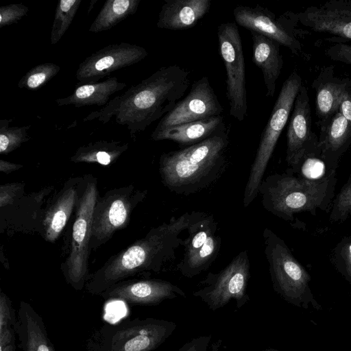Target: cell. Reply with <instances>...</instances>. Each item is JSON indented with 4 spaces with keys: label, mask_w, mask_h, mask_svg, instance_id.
<instances>
[{
    "label": "cell",
    "mask_w": 351,
    "mask_h": 351,
    "mask_svg": "<svg viewBox=\"0 0 351 351\" xmlns=\"http://www.w3.org/2000/svg\"><path fill=\"white\" fill-rule=\"evenodd\" d=\"M189 85V71L176 64L162 66L83 120L97 119L106 124L114 119L118 124L126 126L134 138L136 134L169 112Z\"/></svg>",
    "instance_id": "cell-1"
},
{
    "label": "cell",
    "mask_w": 351,
    "mask_h": 351,
    "mask_svg": "<svg viewBox=\"0 0 351 351\" xmlns=\"http://www.w3.org/2000/svg\"><path fill=\"white\" fill-rule=\"evenodd\" d=\"M192 218L193 213L186 212L152 228L145 237L110 258L88 277L86 291L99 295L127 278L161 272L175 261L176 250L184 243L180 234L187 230Z\"/></svg>",
    "instance_id": "cell-2"
},
{
    "label": "cell",
    "mask_w": 351,
    "mask_h": 351,
    "mask_svg": "<svg viewBox=\"0 0 351 351\" xmlns=\"http://www.w3.org/2000/svg\"><path fill=\"white\" fill-rule=\"evenodd\" d=\"M230 137L227 128L196 144L165 152L159 160L163 185L171 192L190 195L213 185L230 162Z\"/></svg>",
    "instance_id": "cell-3"
},
{
    "label": "cell",
    "mask_w": 351,
    "mask_h": 351,
    "mask_svg": "<svg viewBox=\"0 0 351 351\" xmlns=\"http://www.w3.org/2000/svg\"><path fill=\"white\" fill-rule=\"evenodd\" d=\"M336 171L319 180H309L289 171L275 173L262 180L258 193L264 208L277 217L292 221L294 215L330 210L335 197Z\"/></svg>",
    "instance_id": "cell-4"
},
{
    "label": "cell",
    "mask_w": 351,
    "mask_h": 351,
    "mask_svg": "<svg viewBox=\"0 0 351 351\" xmlns=\"http://www.w3.org/2000/svg\"><path fill=\"white\" fill-rule=\"evenodd\" d=\"M177 324L165 319L127 318L106 322L93 335L88 351H153L172 335Z\"/></svg>",
    "instance_id": "cell-5"
},
{
    "label": "cell",
    "mask_w": 351,
    "mask_h": 351,
    "mask_svg": "<svg viewBox=\"0 0 351 351\" xmlns=\"http://www.w3.org/2000/svg\"><path fill=\"white\" fill-rule=\"evenodd\" d=\"M302 85V77L293 71L284 82L264 128L244 190L243 204L250 206L258 195V189L278 138L285 127Z\"/></svg>",
    "instance_id": "cell-6"
},
{
    "label": "cell",
    "mask_w": 351,
    "mask_h": 351,
    "mask_svg": "<svg viewBox=\"0 0 351 351\" xmlns=\"http://www.w3.org/2000/svg\"><path fill=\"white\" fill-rule=\"evenodd\" d=\"M250 278V262L247 250L240 252L217 273L209 272L199 282L202 287L193 293L212 311H215L234 300L241 308L249 300L247 287Z\"/></svg>",
    "instance_id": "cell-7"
},
{
    "label": "cell",
    "mask_w": 351,
    "mask_h": 351,
    "mask_svg": "<svg viewBox=\"0 0 351 351\" xmlns=\"http://www.w3.org/2000/svg\"><path fill=\"white\" fill-rule=\"evenodd\" d=\"M219 49L226 72V95L230 114L239 121L247 112L245 66L239 30L236 23L226 22L218 26Z\"/></svg>",
    "instance_id": "cell-8"
},
{
    "label": "cell",
    "mask_w": 351,
    "mask_h": 351,
    "mask_svg": "<svg viewBox=\"0 0 351 351\" xmlns=\"http://www.w3.org/2000/svg\"><path fill=\"white\" fill-rule=\"evenodd\" d=\"M217 222L213 215L193 211L187 228L188 237L184 239V253L177 269L187 278H192L208 269L217 258L221 239L217 234Z\"/></svg>",
    "instance_id": "cell-9"
},
{
    "label": "cell",
    "mask_w": 351,
    "mask_h": 351,
    "mask_svg": "<svg viewBox=\"0 0 351 351\" xmlns=\"http://www.w3.org/2000/svg\"><path fill=\"white\" fill-rule=\"evenodd\" d=\"M97 200L95 182L87 183L80 198L72 230L71 245L65 265V276L69 283L77 291L86 285L94 208Z\"/></svg>",
    "instance_id": "cell-10"
},
{
    "label": "cell",
    "mask_w": 351,
    "mask_h": 351,
    "mask_svg": "<svg viewBox=\"0 0 351 351\" xmlns=\"http://www.w3.org/2000/svg\"><path fill=\"white\" fill-rule=\"evenodd\" d=\"M146 195L147 191H135L130 185L110 191L97 199L93 215L90 248L98 247L115 231L124 228L133 208Z\"/></svg>",
    "instance_id": "cell-11"
},
{
    "label": "cell",
    "mask_w": 351,
    "mask_h": 351,
    "mask_svg": "<svg viewBox=\"0 0 351 351\" xmlns=\"http://www.w3.org/2000/svg\"><path fill=\"white\" fill-rule=\"evenodd\" d=\"M287 14L288 12L277 18L269 9L259 5L255 7L238 5L233 10L238 25L276 41L293 54L299 56L302 51V44L295 36L293 28V22L298 21L296 14L289 12V15Z\"/></svg>",
    "instance_id": "cell-12"
},
{
    "label": "cell",
    "mask_w": 351,
    "mask_h": 351,
    "mask_svg": "<svg viewBox=\"0 0 351 351\" xmlns=\"http://www.w3.org/2000/svg\"><path fill=\"white\" fill-rule=\"evenodd\" d=\"M263 237L273 287L283 295L291 296L304 287L308 274L275 232L265 228Z\"/></svg>",
    "instance_id": "cell-13"
},
{
    "label": "cell",
    "mask_w": 351,
    "mask_h": 351,
    "mask_svg": "<svg viewBox=\"0 0 351 351\" xmlns=\"http://www.w3.org/2000/svg\"><path fill=\"white\" fill-rule=\"evenodd\" d=\"M148 56L147 50L137 45L120 43L107 45L82 61L76 71L80 84L99 82L112 72L132 66Z\"/></svg>",
    "instance_id": "cell-14"
},
{
    "label": "cell",
    "mask_w": 351,
    "mask_h": 351,
    "mask_svg": "<svg viewBox=\"0 0 351 351\" xmlns=\"http://www.w3.org/2000/svg\"><path fill=\"white\" fill-rule=\"evenodd\" d=\"M223 111L208 77L203 76L193 82L188 95L160 120L155 130L208 119L222 115Z\"/></svg>",
    "instance_id": "cell-15"
},
{
    "label": "cell",
    "mask_w": 351,
    "mask_h": 351,
    "mask_svg": "<svg viewBox=\"0 0 351 351\" xmlns=\"http://www.w3.org/2000/svg\"><path fill=\"white\" fill-rule=\"evenodd\" d=\"M298 22L315 32L331 34L329 40H351V0H329L296 14Z\"/></svg>",
    "instance_id": "cell-16"
},
{
    "label": "cell",
    "mask_w": 351,
    "mask_h": 351,
    "mask_svg": "<svg viewBox=\"0 0 351 351\" xmlns=\"http://www.w3.org/2000/svg\"><path fill=\"white\" fill-rule=\"evenodd\" d=\"M121 300L132 305L156 306L165 300L186 297L185 292L169 281L145 279L120 282L99 295Z\"/></svg>",
    "instance_id": "cell-17"
},
{
    "label": "cell",
    "mask_w": 351,
    "mask_h": 351,
    "mask_svg": "<svg viewBox=\"0 0 351 351\" xmlns=\"http://www.w3.org/2000/svg\"><path fill=\"white\" fill-rule=\"evenodd\" d=\"M317 146L318 136L312 130L308 93L302 84L295 98L287 131V165H291L303 152Z\"/></svg>",
    "instance_id": "cell-18"
},
{
    "label": "cell",
    "mask_w": 351,
    "mask_h": 351,
    "mask_svg": "<svg viewBox=\"0 0 351 351\" xmlns=\"http://www.w3.org/2000/svg\"><path fill=\"white\" fill-rule=\"evenodd\" d=\"M311 86L315 92V123L319 127L338 110L341 98L351 89V79L337 75L334 65H330L321 69Z\"/></svg>",
    "instance_id": "cell-19"
},
{
    "label": "cell",
    "mask_w": 351,
    "mask_h": 351,
    "mask_svg": "<svg viewBox=\"0 0 351 351\" xmlns=\"http://www.w3.org/2000/svg\"><path fill=\"white\" fill-rule=\"evenodd\" d=\"M318 128L321 156L328 169L336 171L341 158L351 145V125L337 110Z\"/></svg>",
    "instance_id": "cell-20"
},
{
    "label": "cell",
    "mask_w": 351,
    "mask_h": 351,
    "mask_svg": "<svg viewBox=\"0 0 351 351\" xmlns=\"http://www.w3.org/2000/svg\"><path fill=\"white\" fill-rule=\"evenodd\" d=\"M14 331L22 351H56L43 319L28 302L19 304Z\"/></svg>",
    "instance_id": "cell-21"
},
{
    "label": "cell",
    "mask_w": 351,
    "mask_h": 351,
    "mask_svg": "<svg viewBox=\"0 0 351 351\" xmlns=\"http://www.w3.org/2000/svg\"><path fill=\"white\" fill-rule=\"evenodd\" d=\"M210 6V0H165L158 15L157 27L171 30L192 28Z\"/></svg>",
    "instance_id": "cell-22"
},
{
    "label": "cell",
    "mask_w": 351,
    "mask_h": 351,
    "mask_svg": "<svg viewBox=\"0 0 351 351\" xmlns=\"http://www.w3.org/2000/svg\"><path fill=\"white\" fill-rule=\"evenodd\" d=\"M250 32L252 39L253 62L262 71L266 96L272 97L284 63L280 53V45L261 34Z\"/></svg>",
    "instance_id": "cell-23"
},
{
    "label": "cell",
    "mask_w": 351,
    "mask_h": 351,
    "mask_svg": "<svg viewBox=\"0 0 351 351\" xmlns=\"http://www.w3.org/2000/svg\"><path fill=\"white\" fill-rule=\"evenodd\" d=\"M226 128L223 115L193 121L161 130H154L151 135L154 141L170 140L186 147L199 143Z\"/></svg>",
    "instance_id": "cell-24"
},
{
    "label": "cell",
    "mask_w": 351,
    "mask_h": 351,
    "mask_svg": "<svg viewBox=\"0 0 351 351\" xmlns=\"http://www.w3.org/2000/svg\"><path fill=\"white\" fill-rule=\"evenodd\" d=\"M127 84L119 82L117 77H109L102 82L84 84L76 87L68 97L56 100L58 106L73 105L75 107L85 106H105L110 97L123 90Z\"/></svg>",
    "instance_id": "cell-25"
},
{
    "label": "cell",
    "mask_w": 351,
    "mask_h": 351,
    "mask_svg": "<svg viewBox=\"0 0 351 351\" xmlns=\"http://www.w3.org/2000/svg\"><path fill=\"white\" fill-rule=\"evenodd\" d=\"M77 201V190L70 184L63 191L47 212L45 220V235L48 241L58 239L73 211Z\"/></svg>",
    "instance_id": "cell-26"
},
{
    "label": "cell",
    "mask_w": 351,
    "mask_h": 351,
    "mask_svg": "<svg viewBox=\"0 0 351 351\" xmlns=\"http://www.w3.org/2000/svg\"><path fill=\"white\" fill-rule=\"evenodd\" d=\"M141 0H107L88 29L99 33L112 29L137 11Z\"/></svg>",
    "instance_id": "cell-27"
},
{
    "label": "cell",
    "mask_w": 351,
    "mask_h": 351,
    "mask_svg": "<svg viewBox=\"0 0 351 351\" xmlns=\"http://www.w3.org/2000/svg\"><path fill=\"white\" fill-rule=\"evenodd\" d=\"M128 144L121 141H99L79 147L71 160L75 162H97L108 165L128 149Z\"/></svg>",
    "instance_id": "cell-28"
},
{
    "label": "cell",
    "mask_w": 351,
    "mask_h": 351,
    "mask_svg": "<svg viewBox=\"0 0 351 351\" xmlns=\"http://www.w3.org/2000/svg\"><path fill=\"white\" fill-rule=\"evenodd\" d=\"M287 171L304 179L319 180L332 172L321 156L319 146L306 150L289 166Z\"/></svg>",
    "instance_id": "cell-29"
},
{
    "label": "cell",
    "mask_w": 351,
    "mask_h": 351,
    "mask_svg": "<svg viewBox=\"0 0 351 351\" xmlns=\"http://www.w3.org/2000/svg\"><path fill=\"white\" fill-rule=\"evenodd\" d=\"M82 0H60L58 1L51 32V44L56 45L71 25Z\"/></svg>",
    "instance_id": "cell-30"
},
{
    "label": "cell",
    "mask_w": 351,
    "mask_h": 351,
    "mask_svg": "<svg viewBox=\"0 0 351 351\" xmlns=\"http://www.w3.org/2000/svg\"><path fill=\"white\" fill-rule=\"evenodd\" d=\"M60 70L58 65L51 62L36 65L21 78L17 86L21 89L38 90L54 77Z\"/></svg>",
    "instance_id": "cell-31"
},
{
    "label": "cell",
    "mask_w": 351,
    "mask_h": 351,
    "mask_svg": "<svg viewBox=\"0 0 351 351\" xmlns=\"http://www.w3.org/2000/svg\"><path fill=\"white\" fill-rule=\"evenodd\" d=\"M11 119L0 120V153L7 154L30 139L27 131L31 125L11 126Z\"/></svg>",
    "instance_id": "cell-32"
},
{
    "label": "cell",
    "mask_w": 351,
    "mask_h": 351,
    "mask_svg": "<svg viewBox=\"0 0 351 351\" xmlns=\"http://www.w3.org/2000/svg\"><path fill=\"white\" fill-rule=\"evenodd\" d=\"M351 219V175L334 197L329 213L332 223H342Z\"/></svg>",
    "instance_id": "cell-33"
},
{
    "label": "cell",
    "mask_w": 351,
    "mask_h": 351,
    "mask_svg": "<svg viewBox=\"0 0 351 351\" xmlns=\"http://www.w3.org/2000/svg\"><path fill=\"white\" fill-rule=\"evenodd\" d=\"M17 317L12 302L8 296L1 291L0 293V342L9 343L15 334L14 326Z\"/></svg>",
    "instance_id": "cell-34"
},
{
    "label": "cell",
    "mask_w": 351,
    "mask_h": 351,
    "mask_svg": "<svg viewBox=\"0 0 351 351\" xmlns=\"http://www.w3.org/2000/svg\"><path fill=\"white\" fill-rule=\"evenodd\" d=\"M330 260L339 271L351 278V237H345L337 243Z\"/></svg>",
    "instance_id": "cell-35"
},
{
    "label": "cell",
    "mask_w": 351,
    "mask_h": 351,
    "mask_svg": "<svg viewBox=\"0 0 351 351\" xmlns=\"http://www.w3.org/2000/svg\"><path fill=\"white\" fill-rule=\"evenodd\" d=\"M29 12L22 3H12L0 7V28L18 23Z\"/></svg>",
    "instance_id": "cell-36"
},
{
    "label": "cell",
    "mask_w": 351,
    "mask_h": 351,
    "mask_svg": "<svg viewBox=\"0 0 351 351\" xmlns=\"http://www.w3.org/2000/svg\"><path fill=\"white\" fill-rule=\"evenodd\" d=\"M325 51L326 55L334 61L343 62L351 65V43L341 41H332Z\"/></svg>",
    "instance_id": "cell-37"
},
{
    "label": "cell",
    "mask_w": 351,
    "mask_h": 351,
    "mask_svg": "<svg viewBox=\"0 0 351 351\" xmlns=\"http://www.w3.org/2000/svg\"><path fill=\"white\" fill-rule=\"evenodd\" d=\"M211 338V335L193 338L184 343L178 351H207Z\"/></svg>",
    "instance_id": "cell-38"
},
{
    "label": "cell",
    "mask_w": 351,
    "mask_h": 351,
    "mask_svg": "<svg viewBox=\"0 0 351 351\" xmlns=\"http://www.w3.org/2000/svg\"><path fill=\"white\" fill-rule=\"evenodd\" d=\"M19 189L18 184L1 185L0 187V206L3 207L10 203Z\"/></svg>",
    "instance_id": "cell-39"
},
{
    "label": "cell",
    "mask_w": 351,
    "mask_h": 351,
    "mask_svg": "<svg viewBox=\"0 0 351 351\" xmlns=\"http://www.w3.org/2000/svg\"><path fill=\"white\" fill-rule=\"evenodd\" d=\"M338 110L351 125V89L341 98Z\"/></svg>",
    "instance_id": "cell-40"
},
{
    "label": "cell",
    "mask_w": 351,
    "mask_h": 351,
    "mask_svg": "<svg viewBox=\"0 0 351 351\" xmlns=\"http://www.w3.org/2000/svg\"><path fill=\"white\" fill-rule=\"evenodd\" d=\"M22 167V165L9 162L3 160H0V171L3 173H10Z\"/></svg>",
    "instance_id": "cell-41"
},
{
    "label": "cell",
    "mask_w": 351,
    "mask_h": 351,
    "mask_svg": "<svg viewBox=\"0 0 351 351\" xmlns=\"http://www.w3.org/2000/svg\"><path fill=\"white\" fill-rule=\"evenodd\" d=\"M222 341L221 339H218L217 341L213 342L211 344V348L210 351H219V348L221 346Z\"/></svg>",
    "instance_id": "cell-42"
},
{
    "label": "cell",
    "mask_w": 351,
    "mask_h": 351,
    "mask_svg": "<svg viewBox=\"0 0 351 351\" xmlns=\"http://www.w3.org/2000/svg\"><path fill=\"white\" fill-rule=\"evenodd\" d=\"M15 339L16 338L14 337L10 345L5 348L4 351H16Z\"/></svg>",
    "instance_id": "cell-43"
},
{
    "label": "cell",
    "mask_w": 351,
    "mask_h": 351,
    "mask_svg": "<svg viewBox=\"0 0 351 351\" xmlns=\"http://www.w3.org/2000/svg\"><path fill=\"white\" fill-rule=\"evenodd\" d=\"M97 0H92L90 1V6L89 8V9L88 10V13H89L90 11H91V9L93 8V6H94V4L97 1Z\"/></svg>",
    "instance_id": "cell-44"
}]
</instances>
